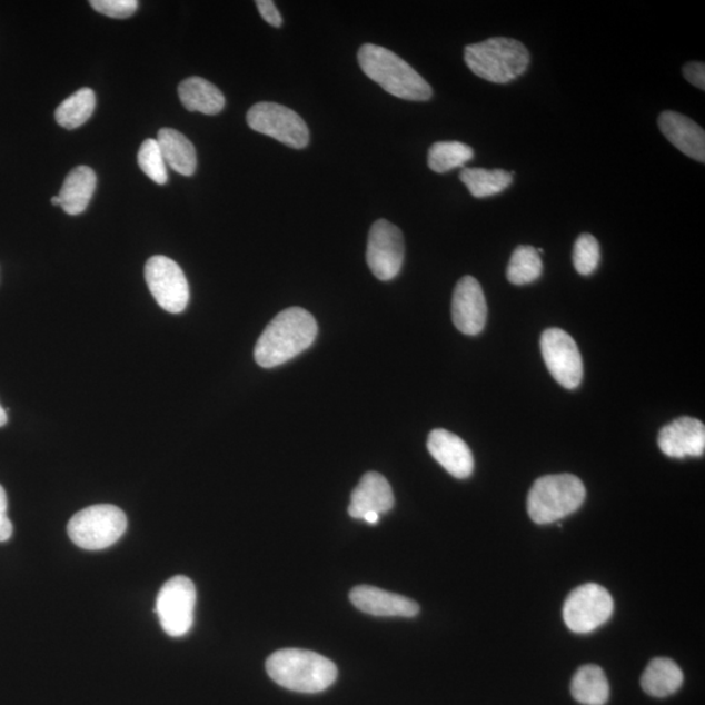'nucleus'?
Here are the masks:
<instances>
[{"instance_id":"b1692460","label":"nucleus","mask_w":705,"mask_h":705,"mask_svg":"<svg viewBox=\"0 0 705 705\" xmlns=\"http://www.w3.org/2000/svg\"><path fill=\"white\" fill-rule=\"evenodd\" d=\"M461 182L477 199L494 197L508 189L513 183V175L502 169L468 168L460 172Z\"/></svg>"},{"instance_id":"2eb2a0df","label":"nucleus","mask_w":705,"mask_h":705,"mask_svg":"<svg viewBox=\"0 0 705 705\" xmlns=\"http://www.w3.org/2000/svg\"><path fill=\"white\" fill-rule=\"evenodd\" d=\"M349 598L358 610L375 617L414 618L419 613V605L414 599L370 585L352 588Z\"/></svg>"},{"instance_id":"f3484780","label":"nucleus","mask_w":705,"mask_h":705,"mask_svg":"<svg viewBox=\"0 0 705 705\" xmlns=\"http://www.w3.org/2000/svg\"><path fill=\"white\" fill-rule=\"evenodd\" d=\"M394 505L391 485L377 471H369L352 490L348 513L352 519L364 520L365 515L370 513L380 516L391 512Z\"/></svg>"},{"instance_id":"20e7f679","label":"nucleus","mask_w":705,"mask_h":705,"mask_svg":"<svg viewBox=\"0 0 705 705\" xmlns=\"http://www.w3.org/2000/svg\"><path fill=\"white\" fill-rule=\"evenodd\" d=\"M465 63L469 70L487 81L506 85L527 71L530 54L519 41L507 37L469 44L464 52Z\"/></svg>"},{"instance_id":"f03ea898","label":"nucleus","mask_w":705,"mask_h":705,"mask_svg":"<svg viewBox=\"0 0 705 705\" xmlns=\"http://www.w3.org/2000/svg\"><path fill=\"white\" fill-rule=\"evenodd\" d=\"M358 63L367 77L397 99L429 101L433 88L414 67L394 51L366 43L358 51Z\"/></svg>"},{"instance_id":"c9c22d12","label":"nucleus","mask_w":705,"mask_h":705,"mask_svg":"<svg viewBox=\"0 0 705 705\" xmlns=\"http://www.w3.org/2000/svg\"><path fill=\"white\" fill-rule=\"evenodd\" d=\"M52 206H61V199L59 197L51 198Z\"/></svg>"},{"instance_id":"bb28decb","label":"nucleus","mask_w":705,"mask_h":705,"mask_svg":"<svg viewBox=\"0 0 705 705\" xmlns=\"http://www.w3.org/2000/svg\"><path fill=\"white\" fill-rule=\"evenodd\" d=\"M543 269V260L537 249L532 246H519L509 260L507 279L514 285H527L539 279Z\"/></svg>"},{"instance_id":"a878e982","label":"nucleus","mask_w":705,"mask_h":705,"mask_svg":"<svg viewBox=\"0 0 705 705\" xmlns=\"http://www.w3.org/2000/svg\"><path fill=\"white\" fill-rule=\"evenodd\" d=\"M475 152L469 146L460 141H438L431 146L427 163L429 168L444 175L449 170L461 168L474 159Z\"/></svg>"},{"instance_id":"9d476101","label":"nucleus","mask_w":705,"mask_h":705,"mask_svg":"<svg viewBox=\"0 0 705 705\" xmlns=\"http://www.w3.org/2000/svg\"><path fill=\"white\" fill-rule=\"evenodd\" d=\"M145 275L148 288L161 309L171 314L186 310L190 299L189 282L175 260L156 255L147 261Z\"/></svg>"},{"instance_id":"cd10ccee","label":"nucleus","mask_w":705,"mask_h":705,"mask_svg":"<svg viewBox=\"0 0 705 705\" xmlns=\"http://www.w3.org/2000/svg\"><path fill=\"white\" fill-rule=\"evenodd\" d=\"M138 163L140 169L155 183L165 185L168 182L167 163H165L161 148L157 140L147 139L142 142L139 149Z\"/></svg>"},{"instance_id":"5701e85b","label":"nucleus","mask_w":705,"mask_h":705,"mask_svg":"<svg viewBox=\"0 0 705 705\" xmlns=\"http://www.w3.org/2000/svg\"><path fill=\"white\" fill-rule=\"evenodd\" d=\"M572 694L584 705H605L609 701L610 687L602 667L582 666L574 675Z\"/></svg>"},{"instance_id":"6e6552de","label":"nucleus","mask_w":705,"mask_h":705,"mask_svg":"<svg viewBox=\"0 0 705 705\" xmlns=\"http://www.w3.org/2000/svg\"><path fill=\"white\" fill-rule=\"evenodd\" d=\"M614 602L609 592L595 583L583 584L568 595L564 605L566 626L576 634H589L610 619Z\"/></svg>"},{"instance_id":"4be33fe9","label":"nucleus","mask_w":705,"mask_h":705,"mask_svg":"<svg viewBox=\"0 0 705 705\" xmlns=\"http://www.w3.org/2000/svg\"><path fill=\"white\" fill-rule=\"evenodd\" d=\"M645 693L654 697H666L677 693L684 684V673L671 658L652 659L641 681Z\"/></svg>"},{"instance_id":"7ed1b4c3","label":"nucleus","mask_w":705,"mask_h":705,"mask_svg":"<svg viewBox=\"0 0 705 705\" xmlns=\"http://www.w3.org/2000/svg\"><path fill=\"white\" fill-rule=\"evenodd\" d=\"M267 673L290 692L317 694L335 684L337 667L325 656L305 649H281L267 659Z\"/></svg>"},{"instance_id":"39448f33","label":"nucleus","mask_w":705,"mask_h":705,"mask_svg":"<svg viewBox=\"0 0 705 705\" xmlns=\"http://www.w3.org/2000/svg\"><path fill=\"white\" fill-rule=\"evenodd\" d=\"M585 495V486L576 476H545L532 486L528 514L536 524L559 522L582 507Z\"/></svg>"},{"instance_id":"f257e3e1","label":"nucleus","mask_w":705,"mask_h":705,"mask_svg":"<svg viewBox=\"0 0 705 705\" xmlns=\"http://www.w3.org/2000/svg\"><path fill=\"white\" fill-rule=\"evenodd\" d=\"M318 336L317 320L301 307L281 311L261 334L255 361L265 369L284 365L309 349Z\"/></svg>"},{"instance_id":"423d86ee","label":"nucleus","mask_w":705,"mask_h":705,"mask_svg":"<svg viewBox=\"0 0 705 705\" xmlns=\"http://www.w3.org/2000/svg\"><path fill=\"white\" fill-rule=\"evenodd\" d=\"M127 517L121 508L97 505L81 509L69 523V536L86 550H102L125 535Z\"/></svg>"},{"instance_id":"393cba45","label":"nucleus","mask_w":705,"mask_h":705,"mask_svg":"<svg viewBox=\"0 0 705 705\" xmlns=\"http://www.w3.org/2000/svg\"><path fill=\"white\" fill-rule=\"evenodd\" d=\"M96 109V95L92 89L81 88L66 99L56 110L59 126L66 130H75L92 117Z\"/></svg>"},{"instance_id":"0eeeda50","label":"nucleus","mask_w":705,"mask_h":705,"mask_svg":"<svg viewBox=\"0 0 705 705\" xmlns=\"http://www.w3.org/2000/svg\"><path fill=\"white\" fill-rule=\"evenodd\" d=\"M247 125L254 131L267 135L295 149L309 146L310 131L304 119L284 105L259 102L247 112Z\"/></svg>"},{"instance_id":"c85d7f7f","label":"nucleus","mask_w":705,"mask_h":705,"mask_svg":"<svg viewBox=\"0 0 705 705\" xmlns=\"http://www.w3.org/2000/svg\"><path fill=\"white\" fill-rule=\"evenodd\" d=\"M599 258H602L599 244L594 236L584 232L576 239L573 261L577 274L583 276L594 274L598 267Z\"/></svg>"},{"instance_id":"9b49d317","label":"nucleus","mask_w":705,"mask_h":705,"mask_svg":"<svg viewBox=\"0 0 705 705\" xmlns=\"http://www.w3.org/2000/svg\"><path fill=\"white\" fill-rule=\"evenodd\" d=\"M404 257L401 230L387 220L374 222L366 251L367 265L373 275L380 281L395 279L401 271Z\"/></svg>"},{"instance_id":"2f4dec72","label":"nucleus","mask_w":705,"mask_h":705,"mask_svg":"<svg viewBox=\"0 0 705 705\" xmlns=\"http://www.w3.org/2000/svg\"><path fill=\"white\" fill-rule=\"evenodd\" d=\"M258 11L261 14L262 20L268 22L269 26L280 28L282 26V17L272 0H258Z\"/></svg>"},{"instance_id":"412c9836","label":"nucleus","mask_w":705,"mask_h":705,"mask_svg":"<svg viewBox=\"0 0 705 705\" xmlns=\"http://www.w3.org/2000/svg\"><path fill=\"white\" fill-rule=\"evenodd\" d=\"M157 142L161 148L165 163H168L178 175L193 176L198 165L197 151L183 133L172 129H162L159 131Z\"/></svg>"},{"instance_id":"f8f14e48","label":"nucleus","mask_w":705,"mask_h":705,"mask_svg":"<svg viewBox=\"0 0 705 705\" xmlns=\"http://www.w3.org/2000/svg\"><path fill=\"white\" fill-rule=\"evenodd\" d=\"M542 351L547 370L560 386L575 389L583 379V358L572 336L559 328H549L542 336Z\"/></svg>"},{"instance_id":"4468645a","label":"nucleus","mask_w":705,"mask_h":705,"mask_svg":"<svg viewBox=\"0 0 705 705\" xmlns=\"http://www.w3.org/2000/svg\"><path fill=\"white\" fill-rule=\"evenodd\" d=\"M658 447L672 459L701 457L705 451V426L692 417L675 419L659 431Z\"/></svg>"},{"instance_id":"473e14b6","label":"nucleus","mask_w":705,"mask_h":705,"mask_svg":"<svg viewBox=\"0 0 705 705\" xmlns=\"http://www.w3.org/2000/svg\"><path fill=\"white\" fill-rule=\"evenodd\" d=\"M685 79L696 88L704 91L705 88V66L702 62L687 63L684 67Z\"/></svg>"},{"instance_id":"f704fd0d","label":"nucleus","mask_w":705,"mask_h":705,"mask_svg":"<svg viewBox=\"0 0 705 705\" xmlns=\"http://www.w3.org/2000/svg\"><path fill=\"white\" fill-rule=\"evenodd\" d=\"M7 421H9V417H7V411L3 409L2 405H0V427H3Z\"/></svg>"},{"instance_id":"aec40b11","label":"nucleus","mask_w":705,"mask_h":705,"mask_svg":"<svg viewBox=\"0 0 705 705\" xmlns=\"http://www.w3.org/2000/svg\"><path fill=\"white\" fill-rule=\"evenodd\" d=\"M178 95L189 111L216 116L225 107V97L220 89L202 78L192 77L183 80L178 87Z\"/></svg>"},{"instance_id":"dca6fc26","label":"nucleus","mask_w":705,"mask_h":705,"mask_svg":"<svg viewBox=\"0 0 705 705\" xmlns=\"http://www.w3.org/2000/svg\"><path fill=\"white\" fill-rule=\"evenodd\" d=\"M427 449L449 475L464 479L474 474L475 460L470 448L454 433L433 430L427 439Z\"/></svg>"},{"instance_id":"7c9ffc66","label":"nucleus","mask_w":705,"mask_h":705,"mask_svg":"<svg viewBox=\"0 0 705 705\" xmlns=\"http://www.w3.org/2000/svg\"><path fill=\"white\" fill-rule=\"evenodd\" d=\"M7 508H9L7 495L2 485H0V543L9 542L13 532L12 523L9 515H7Z\"/></svg>"},{"instance_id":"6ab92c4d","label":"nucleus","mask_w":705,"mask_h":705,"mask_svg":"<svg viewBox=\"0 0 705 705\" xmlns=\"http://www.w3.org/2000/svg\"><path fill=\"white\" fill-rule=\"evenodd\" d=\"M97 177L92 168L78 167L66 177L61 192V207L66 214L78 216L86 211L96 191Z\"/></svg>"},{"instance_id":"c756f323","label":"nucleus","mask_w":705,"mask_h":705,"mask_svg":"<svg viewBox=\"0 0 705 705\" xmlns=\"http://www.w3.org/2000/svg\"><path fill=\"white\" fill-rule=\"evenodd\" d=\"M91 6L97 12L112 19H127L137 12V0H92Z\"/></svg>"},{"instance_id":"ddd939ff","label":"nucleus","mask_w":705,"mask_h":705,"mask_svg":"<svg viewBox=\"0 0 705 705\" xmlns=\"http://www.w3.org/2000/svg\"><path fill=\"white\" fill-rule=\"evenodd\" d=\"M454 325L464 335L483 332L487 319V305L481 285L471 276L457 282L453 297Z\"/></svg>"},{"instance_id":"1a4fd4ad","label":"nucleus","mask_w":705,"mask_h":705,"mask_svg":"<svg viewBox=\"0 0 705 705\" xmlns=\"http://www.w3.org/2000/svg\"><path fill=\"white\" fill-rule=\"evenodd\" d=\"M197 589L186 576H175L163 584L157 596L156 613L163 632L169 636H185L193 625Z\"/></svg>"},{"instance_id":"72a5a7b5","label":"nucleus","mask_w":705,"mask_h":705,"mask_svg":"<svg viewBox=\"0 0 705 705\" xmlns=\"http://www.w3.org/2000/svg\"><path fill=\"white\" fill-rule=\"evenodd\" d=\"M379 517L380 516L378 514L370 513V514L365 515L364 520L366 523H369V524L374 525V524H378Z\"/></svg>"},{"instance_id":"a211bd4d","label":"nucleus","mask_w":705,"mask_h":705,"mask_svg":"<svg viewBox=\"0 0 705 705\" xmlns=\"http://www.w3.org/2000/svg\"><path fill=\"white\" fill-rule=\"evenodd\" d=\"M664 137L682 153L693 160L705 161V132L693 119L675 111H664L658 118Z\"/></svg>"}]
</instances>
